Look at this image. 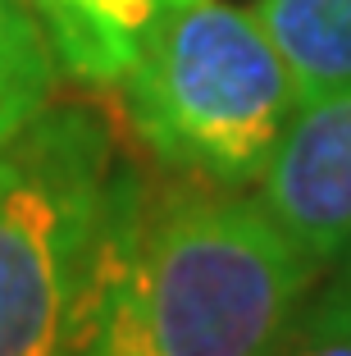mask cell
<instances>
[{
  "mask_svg": "<svg viewBox=\"0 0 351 356\" xmlns=\"http://www.w3.org/2000/svg\"><path fill=\"white\" fill-rule=\"evenodd\" d=\"M55 60L42 23L23 0H0V147L51 110Z\"/></svg>",
  "mask_w": 351,
  "mask_h": 356,
  "instance_id": "7",
  "label": "cell"
},
{
  "mask_svg": "<svg viewBox=\"0 0 351 356\" xmlns=\"http://www.w3.org/2000/svg\"><path fill=\"white\" fill-rule=\"evenodd\" d=\"M269 356H351V256L310 288Z\"/></svg>",
  "mask_w": 351,
  "mask_h": 356,
  "instance_id": "8",
  "label": "cell"
},
{
  "mask_svg": "<svg viewBox=\"0 0 351 356\" xmlns=\"http://www.w3.org/2000/svg\"><path fill=\"white\" fill-rule=\"evenodd\" d=\"M119 87L128 124L165 174L233 192L265 178L301 110L265 23L228 0L169 10Z\"/></svg>",
  "mask_w": 351,
  "mask_h": 356,
  "instance_id": "2",
  "label": "cell"
},
{
  "mask_svg": "<svg viewBox=\"0 0 351 356\" xmlns=\"http://www.w3.org/2000/svg\"><path fill=\"white\" fill-rule=\"evenodd\" d=\"M256 197L315 270L351 256V87L292 115Z\"/></svg>",
  "mask_w": 351,
  "mask_h": 356,
  "instance_id": "4",
  "label": "cell"
},
{
  "mask_svg": "<svg viewBox=\"0 0 351 356\" xmlns=\"http://www.w3.org/2000/svg\"><path fill=\"white\" fill-rule=\"evenodd\" d=\"M28 5L64 74L87 87H119L155 23L187 0H28Z\"/></svg>",
  "mask_w": 351,
  "mask_h": 356,
  "instance_id": "5",
  "label": "cell"
},
{
  "mask_svg": "<svg viewBox=\"0 0 351 356\" xmlns=\"http://www.w3.org/2000/svg\"><path fill=\"white\" fill-rule=\"evenodd\" d=\"M315 279L260 197L124 165L69 356H269Z\"/></svg>",
  "mask_w": 351,
  "mask_h": 356,
  "instance_id": "1",
  "label": "cell"
},
{
  "mask_svg": "<svg viewBox=\"0 0 351 356\" xmlns=\"http://www.w3.org/2000/svg\"><path fill=\"white\" fill-rule=\"evenodd\" d=\"M251 10L288 60L301 105L351 87V0H256Z\"/></svg>",
  "mask_w": 351,
  "mask_h": 356,
  "instance_id": "6",
  "label": "cell"
},
{
  "mask_svg": "<svg viewBox=\"0 0 351 356\" xmlns=\"http://www.w3.org/2000/svg\"><path fill=\"white\" fill-rule=\"evenodd\" d=\"M119 169L87 105H55L0 147V356H69Z\"/></svg>",
  "mask_w": 351,
  "mask_h": 356,
  "instance_id": "3",
  "label": "cell"
}]
</instances>
